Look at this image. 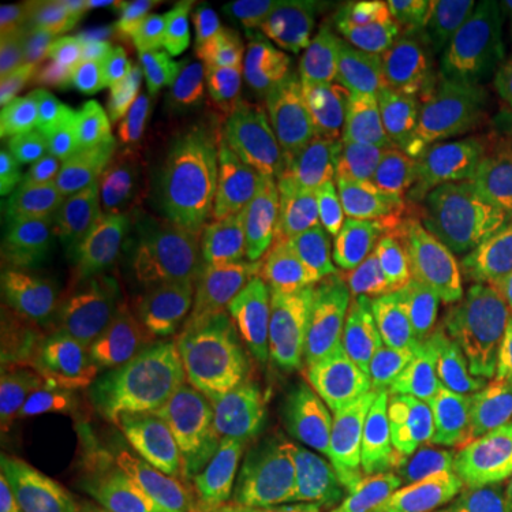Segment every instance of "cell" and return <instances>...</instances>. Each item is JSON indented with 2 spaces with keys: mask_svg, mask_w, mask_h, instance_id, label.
<instances>
[{
  "mask_svg": "<svg viewBox=\"0 0 512 512\" xmlns=\"http://www.w3.org/2000/svg\"><path fill=\"white\" fill-rule=\"evenodd\" d=\"M308 368L300 365L247 395L205 399L167 429L145 490L160 512H213L270 475L311 406Z\"/></svg>",
  "mask_w": 512,
  "mask_h": 512,
  "instance_id": "6da1fadb",
  "label": "cell"
},
{
  "mask_svg": "<svg viewBox=\"0 0 512 512\" xmlns=\"http://www.w3.org/2000/svg\"><path fill=\"white\" fill-rule=\"evenodd\" d=\"M384 421L361 395H327L304 410L262 478L266 512H391Z\"/></svg>",
  "mask_w": 512,
  "mask_h": 512,
  "instance_id": "7a4b0ae2",
  "label": "cell"
},
{
  "mask_svg": "<svg viewBox=\"0 0 512 512\" xmlns=\"http://www.w3.org/2000/svg\"><path fill=\"white\" fill-rule=\"evenodd\" d=\"M425 512H512V342L478 361L448 403Z\"/></svg>",
  "mask_w": 512,
  "mask_h": 512,
  "instance_id": "3957f363",
  "label": "cell"
},
{
  "mask_svg": "<svg viewBox=\"0 0 512 512\" xmlns=\"http://www.w3.org/2000/svg\"><path fill=\"white\" fill-rule=\"evenodd\" d=\"M202 361L209 399L247 395L300 368L293 311L251 266L224 274L202 300Z\"/></svg>",
  "mask_w": 512,
  "mask_h": 512,
  "instance_id": "277c9868",
  "label": "cell"
},
{
  "mask_svg": "<svg viewBox=\"0 0 512 512\" xmlns=\"http://www.w3.org/2000/svg\"><path fill=\"white\" fill-rule=\"evenodd\" d=\"M103 334V289L92 243L65 258H46L0 304V361L4 368L38 365L88 349Z\"/></svg>",
  "mask_w": 512,
  "mask_h": 512,
  "instance_id": "5b68a950",
  "label": "cell"
},
{
  "mask_svg": "<svg viewBox=\"0 0 512 512\" xmlns=\"http://www.w3.org/2000/svg\"><path fill=\"white\" fill-rule=\"evenodd\" d=\"M368 152L403 255H414L433 232L459 228L478 190V167L463 164L444 137H376Z\"/></svg>",
  "mask_w": 512,
  "mask_h": 512,
  "instance_id": "8992f818",
  "label": "cell"
},
{
  "mask_svg": "<svg viewBox=\"0 0 512 512\" xmlns=\"http://www.w3.org/2000/svg\"><path fill=\"white\" fill-rule=\"evenodd\" d=\"M76 69L126 80L141 92H160L198 76L171 0H99L73 4Z\"/></svg>",
  "mask_w": 512,
  "mask_h": 512,
  "instance_id": "52a82bcc",
  "label": "cell"
},
{
  "mask_svg": "<svg viewBox=\"0 0 512 512\" xmlns=\"http://www.w3.org/2000/svg\"><path fill=\"white\" fill-rule=\"evenodd\" d=\"M126 376L129 410L175 429L209 399L202 361V296L175 285L164 311L141 334L110 349Z\"/></svg>",
  "mask_w": 512,
  "mask_h": 512,
  "instance_id": "ba28073f",
  "label": "cell"
},
{
  "mask_svg": "<svg viewBox=\"0 0 512 512\" xmlns=\"http://www.w3.org/2000/svg\"><path fill=\"white\" fill-rule=\"evenodd\" d=\"M380 198L384 190L376 175L353 171L338 205L319 220H311L308 228L293 232L285 289H289L293 323L300 330L315 327V319H327L353 285V277L361 274V266L372 255Z\"/></svg>",
  "mask_w": 512,
  "mask_h": 512,
  "instance_id": "9c48e42d",
  "label": "cell"
},
{
  "mask_svg": "<svg viewBox=\"0 0 512 512\" xmlns=\"http://www.w3.org/2000/svg\"><path fill=\"white\" fill-rule=\"evenodd\" d=\"M512 4H478L440 35L444 73H440L437 126L444 141L459 152L486 145L505 126L509 88L501 38L509 31Z\"/></svg>",
  "mask_w": 512,
  "mask_h": 512,
  "instance_id": "30bf717a",
  "label": "cell"
},
{
  "mask_svg": "<svg viewBox=\"0 0 512 512\" xmlns=\"http://www.w3.org/2000/svg\"><path fill=\"white\" fill-rule=\"evenodd\" d=\"M403 304V262L391 251H372L361 274L353 277L338 308L323 319L315 334L311 361L315 384L327 387V395H361L380 368L387 349V334L395 327V315Z\"/></svg>",
  "mask_w": 512,
  "mask_h": 512,
  "instance_id": "8fae6325",
  "label": "cell"
},
{
  "mask_svg": "<svg viewBox=\"0 0 512 512\" xmlns=\"http://www.w3.org/2000/svg\"><path fill=\"white\" fill-rule=\"evenodd\" d=\"M23 406L54 440L92 437L103 425L126 414V376L107 346H88L38 361L19 380Z\"/></svg>",
  "mask_w": 512,
  "mask_h": 512,
  "instance_id": "7c38bea8",
  "label": "cell"
},
{
  "mask_svg": "<svg viewBox=\"0 0 512 512\" xmlns=\"http://www.w3.org/2000/svg\"><path fill=\"white\" fill-rule=\"evenodd\" d=\"M440 73L444 50L440 38H395L384 54L361 76L349 107L357 114L368 141L376 137H406L437 126Z\"/></svg>",
  "mask_w": 512,
  "mask_h": 512,
  "instance_id": "4fadbf2b",
  "label": "cell"
},
{
  "mask_svg": "<svg viewBox=\"0 0 512 512\" xmlns=\"http://www.w3.org/2000/svg\"><path fill=\"white\" fill-rule=\"evenodd\" d=\"M418 12H429V4L414 0H353L334 4L323 19L319 50L300 65L308 99L315 103H349L361 76L372 69V61L395 42V31Z\"/></svg>",
  "mask_w": 512,
  "mask_h": 512,
  "instance_id": "5bb4252c",
  "label": "cell"
},
{
  "mask_svg": "<svg viewBox=\"0 0 512 512\" xmlns=\"http://www.w3.org/2000/svg\"><path fill=\"white\" fill-rule=\"evenodd\" d=\"M152 99L126 80L69 69L61 80V133H65V171L110 175L129 156V133Z\"/></svg>",
  "mask_w": 512,
  "mask_h": 512,
  "instance_id": "9a60e30c",
  "label": "cell"
},
{
  "mask_svg": "<svg viewBox=\"0 0 512 512\" xmlns=\"http://www.w3.org/2000/svg\"><path fill=\"white\" fill-rule=\"evenodd\" d=\"M61 80L4 99L0 110V205L23 202L38 186L65 175L61 133Z\"/></svg>",
  "mask_w": 512,
  "mask_h": 512,
  "instance_id": "2e32d148",
  "label": "cell"
},
{
  "mask_svg": "<svg viewBox=\"0 0 512 512\" xmlns=\"http://www.w3.org/2000/svg\"><path fill=\"white\" fill-rule=\"evenodd\" d=\"M129 160L198 190L220 160V118L205 95L152 99L129 133Z\"/></svg>",
  "mask_w": 512,
  "mask_h": 512,
  "instance_id": "e0dca14e",
  "label": "cell"
},
{
  "mask_svg": "<svg viewBox=\"0 0 512 512\" xmlns=\"http://www.w3.org/2000/svg\"><path fill=\"white\" fill-rule=\"evenodd\" d=\"M452 277L467 293H497L512 285V164L478 167V190L452 239Z\"/></svg>",
  "mask_w": 512,
  "mask_h": 512,
  "instance_id": "ac0fdd59",
  "label": "cell"
},
{
  "mask_svg": "<svg viewBox=\"0 0 512 512\" xmlns=\"http://www.w3.org/2000/svg\"><path fill=\"white\" fill-rule=\"evenodd\" d=\"M194 232L220 251H255L274 239V175L266 164H217L194 190Z\"/></svg>",
  "mask_w": 512,
  "mask_h": 512,
  "instance_id": "d6986e66",
  "label": "cell"
},
{
  "mask_svg": "<svg viewBox=\"0 0 512 512\" xmlns=\"http://www.w3.org/2000/svg\"><path fill=\"white\" fill-rule=\"evenodd\" d=\"M99 175L65 171L54 183L38 186L23 202L8 205L0 220V281L12 289L19 277H27L42 266V255L65 236V228L76 220L80 209H92Z\"/></svg>",
  "mask_w": 512,
  "mask_h": 512,
  "instance_id": "ffe728a7",
  "label": "cell"
},
{
  "mask_svg": "<svg viewBox=\"0 0 512 512\" xmlns=\"http://www.w3.org/2000/svg\"><path fill=\"white\" fill-rule=\"evenodd\" d=\"M88 217L110 232L175 239L194 228V186L175 183L133 160L129 167L103 175Z\"/></svg>",
  "mask_w": 512,
  "mask_h": 512,
  "instance_id": "44dd1931",
  "label": "cell"
},
{
  "mask_svg": "<svg viewBox=\"0 0 512 512\" xmlns=\"http://www.w3.org/2000/svg\"><path fill=\"white\" fill-rule=\"evenodd\" d=\"M270 175H274V209L281 232H300L311 220L330 213L353 179L334 129L323 122L304 126L293 148L270 167Z\"/></svg>",
  "mask_w": 512,
  "mask_h": 512,
  "instance_id": "7402d4cb",
  "label": "cell"
},
{
  "mask_svg": "<svg viewBox=\"0 0 512 512\" xmlns=\"http://www.w3.org/2000/svg\"><path fill=\"white\" fill-rule=\"evenodd\" d=\"M164 452L160 425L141 418L137 410H126L103 425L99 433L80 444L65 471L57 490L61 494H118V490H137L145 486L156 459Z\"/></svg>",
  "mask_w": 512,
  "mask_h": 512,
  "instance_id": "603a6c76",
  "label": "cell"
},
{
  "mask_svg": "<svg viewBox=\"0 0 512 512\" xmlns=\"http://www.w3.org/2000/svg\"><path fill=\"white\" fill-rule=\"evenodd\" d=\"M95 266H99V289H103V334L99 342L107 349L129 342L164 311L175 293V277H167L152 258H145L122 236L92 239Z\"/></svg>",
  "mask_w": 512,
  "mask_h": 512,
  "instance_id": "cb8c5ba5",
  "label": "cell"
},
{
  "mask_svg": "<svg viewBox=\"0 0 512 512\" xmlns=\"http://www.w3.org/2000/svg\"><path fill=\"white\" fill-rule=\"evenodd\" d=\"M76 61L73 4L50 12H8L0 19V92H31L69 73Z\"/></svg>",
  "mask_w": 512,
  "mask_h": 512,
  "instance_id": "d4e9b609",
  "label": "cell"
},
{
  "mask_svg": "<svg viewBox=\"0 0 512 512\" xmlns=\"http://www.w3.org/2000/svg\"><path fill=\"white\" fill-rule=\"evenodd\" d=\"M61 471L54 459V437L38 425L23 403L0 406V512H31L54 494Z\"/></svg>",
  "mask_w": 512,
  "mask_h": 512,
  "instance_id": "484cf974",
  "label": "cell"
},
{
  "mask_svg": "<svg viewBox=\"0 0 512 512\" xmlns=\"http://www.w3.org/2000/svg\"><path fill=\"white\" fill-rule=\"evenodd\" d=\"M220 118L217 164H266L274 167L304 133L293 110H224Z\"/></svg>",
  "mask_w": 512,
  "mask_h": 512,
  "instance_id": "4316f807",
  "label": "cell"
},
{
  "mask_svg": "<svg viewBox=\"0 0 512 512\" xmlns=\"http://www.w3.org/2000/svg\"><path fill=\"white\" fill-rule=\"evenodd\" d=\"M300 95H308L300 69H270V73L224 80L205 92V103L217 114L224 110H293V99Z\"/></svg>",
  "mask_w": 512,
  "mask_h": 512,
  "instance_id": "83f0119b",
  "label": "cell"
},
{
  "mask_svg": "<svg viewBox=\"0 0 512 512\" xmlns=\"http://www.w3.org/2000/svg\"><path fill=\"white\" fill-rule=\"evenodd\" d=\"M171 12L179 19L186 38V50L194 57V65L202 69L220 46V38L232 35V0H171Z\"/></svg>",
  "mask_w": 512,
  "mask_h": 512,
  "instance_id": "f1b7e54d",
  "label": "cell"
},
{
  "mask_svg": "<svg viewBox=\"0 0 512 512\" xmlns=\"http://www.w3.org/2000/svg\"><path fill=\"white\" fill-rule=\"evenodd\" d=\"M38 512H160L152 505L145 486L137 490H118V494H54Z\"/></svg>",
  "mask_w": 512,
  "mask_h": 512,
  "instance_id": "f546056e",
  "label": "cell"
},
{
  "mask_svg": "<svg viewBox=\"0 0 512 512\" xmlns=\"http://www.w3.org/2000/svg\"><path fill=\"white\" fill-rule=\"evenodd\" d=\"M334 4H311V0H232V23H266V19H304L323 27Z\"/></svg>",
  "mask_w": 512,
  "mask_h": 512,
  "instance_id": "4dcf8cb0",
  "label": "cell"
},
{
  "mask_svg": "<svg viewBox=\"0 0 512 512\" xmlns=\"http://www.w3.org/2000/svg\"><path fill=\"white\" fill-rule=\"evenodd\" d=\"M213 512H266V494H262V482L251 486L247 494H239L236 501H228V505H220Z\"/></svg>",
  "mask_w": 512,
  "mask_h": 512,
  "instance_id": "1f68e13d",
  "label": "cell"
}]
</instances>
